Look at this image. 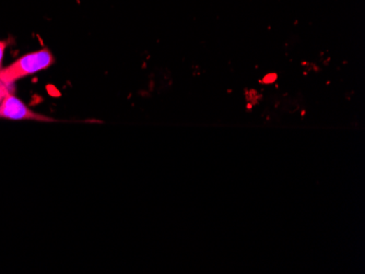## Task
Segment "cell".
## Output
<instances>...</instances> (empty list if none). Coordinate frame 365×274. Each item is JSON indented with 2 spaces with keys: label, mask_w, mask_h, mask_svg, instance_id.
Listing matches in <instances>:
<instances>
[{
  "label": "cell",
  "mask_w": 365,
  "mask_h": 274,
  "mask_svg": "<svg viewBox=\"0 0 365 274\" xmlns=\"http://www.w3.org/2000/svg\"><path fill=\"white\" fill-rule=\"evenodd\" d=\"M55 57L48 48L25 54L8 67L0 69V82L10 87L22 78L40 73L53 65Z\"/></svg>",
  "instance_id": "obj_1"
},
{
  "label": "cell",
  "mask_w": 365,
  "mask_h": 274,
  "mask_svg": "<svg viewBox=\"0 0 365 274\" xmlns=\"http://www.w3.org/2000/svg\"><path fill=\"white\" fill-rule=\"evenodd\" d=\"M0 118L15 120H36V122H56L54 118L33 112L22 101L15 95L9 94L0 105Z\"/></svg>",
  "instance_id": "obj_2"
},
{
  "label": "cell",
  "mask_w": 365,
  "mask_h": 274,
  "mask_svg": "<svg viewBox=\"0 0 365 274\" xmlns=\"http://www.w3.org/2000/svg\"><path fill=\"white\" fill-rule=\"evenodd\" d=\"M9 93H10L9 87H7V85H3V83L0 82V105H1L3 99H5V97L9 94Z\"/></svg>",
  "instance_id": "obj_3"
},
{
  "label": "cell",
  "mask_w": 365,
  "mask_h": 274,
  "mask_svg": "<svg viewBox=\"0 0 365 274\" xmlns=\"http://www.w3.org/2000/svg\"><path fill=\"white\" fill-rule=\"evenodd\" d=\"M7 46V41H0V69H3L1 66H3V55H5V50Z\"/></svg>",
  "instance_id": "obj_4"
},
{
  "label": "cell",
  "mask_w": 365,
  "mask_h": 274,
  "mask_svg": "<svg viewBox=\"0 0 365 274\" xmlns=\"http://www.w3.org/2000/svg\"><path fill=\"white\" fill-rule=\"evenodd\" d=\"M275 75H269L265 78V80H264V82H265V83L273 82V81H275Z\"/></svg>",
  "instance_id": "obj_5"
}]
</instances>
